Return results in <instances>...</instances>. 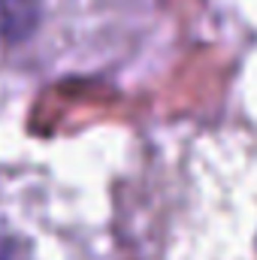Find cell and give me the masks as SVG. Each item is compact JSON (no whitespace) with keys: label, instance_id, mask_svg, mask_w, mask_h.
<instances>
[{"label":"cell","instance_id":"6da1fadb","mask_svg":"<svg viewBox=\"0 0 257 260\" xmlns=\"http://www.w3.org/2000/svg\"><path fill=\"white\" fill-rule=\"evenodd\" d=\"M43 0H0V43H24L37 34Z\"/></svg>","mask_w":257,"mask_h":260}]
</instances>
